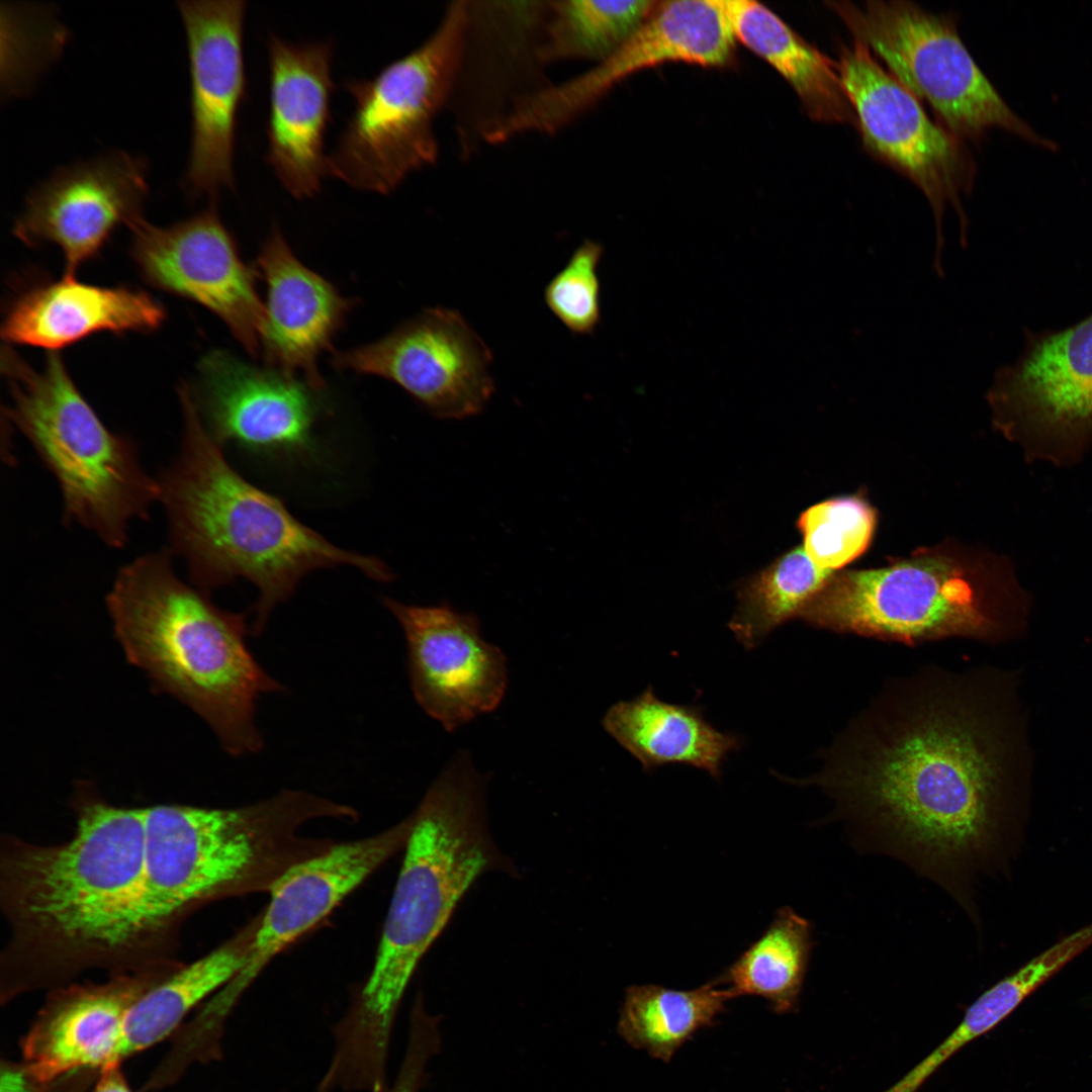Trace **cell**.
<instances>
[{
    "mask_svg": "<svg viewBox=\"0 0 1092 1092\" xmlns=\"http://www.w3.org/2000/svg\"><path fill=\"white\" fill-rule=\"evenodd\" d=\"M333 46L268 38L270 100L265 159L294 197L316 194L327 174Z\"/></svg>",
    "mask_w": 1092,
    "mask_h": 1092,
    "instance_id": "obj_22",
    "label": "cell"
},
{
    "mask_svg": "<svg viewBox=\"0 0 1092 1092\" xmlns=\"http://www.w3.org/2000/svg\"><path fill=\"white\" fill-rule=\"evenodd\" d=\"M1031 606L1008 558L945 544L881 567L834 572L800 619L908 646L950 638L997 643L1025 628Z\"/></svg>",
    "mask_w": 1092,
    "mask_h": 1092,
    "instance_id": "obj_6",
    "label": "cell"
},
{
    "mask_svg": "<svg viewBox=\"0 0 1092 1092\" xmlns=\"http://www.w3.org/2000/svg\"><path fill=\"white\" fill-rule=\"evenodd\" d=\"M485 789L469 753L459 751L413 812L373 968L333 1028L332 1064L347 1077H386L393 1023L423 957L477 879L519 874L489 831Z\"/></svg>",
    "mask_w": 1092,
    "mask_h": 1092,
    "instance_id": "obj_3",
    "label": "cell"
},
{
    "mask_svg": "<svg viewBox=\"0 0 1092 1092\" xmlns=\"http://www.w3.org/2000/svg\"><path fill=\"white\" fill-rule=\"evenodd\" d=\"M813 946L810 922L786 906L764 933L717 980L735 997L764 998L780 1014L799 1003Z\"/></svg>",
    "mask_w": 1092,
    "mask_h": 1092,
    "instance_id": "obj_29",
    "label": "cell"
},
{
    "mask_svg": "<svg viewBox=\"0 0 1092 1092\" xmlns=\"http://www.w3.org/2000/svg\"><path fill=\"white\" fill-rule=\"evenodd\" d=\"M144 160L121 151L56 170L26 196L14 235L30 247L60 248L69 276L92 259L120 225L143 217Z\"/></svg>",
    "mask_w": 1092,
    "mask_h": 1092,
    "instance_id": "obj_18",
    "label": "cell"
},
{
    "mask_svg": "<svg viewBox=\"0 0 1092 1092\" xmlns=\"http://www.w3.org/2000/svg\"><path fill=\"white\" fill-rule=\"evenodd\" d=\"M469 1L453 2L433 33L371 79L343 85L354 109L327 157V174L361 190L387 194L436 162L434 129L460 73Z\"/></svg>",
    "mask_w": 1092,
    "mask_h": 1092,
    "instance_id": "obj_9",
    "label": "cell"
},
{
    "mask_svg": "<svg viewBox=\"0 0 1092 1092\" xmlns=\"http://www.w3.org/2000/svg\"><path fill=\"white\" fill-rule=\"evenodd\" d=\"M183 436L176 460L158 479L172 550L203 590L245 578L258 589L251 632L259 635L275 607L307 573L350 565L387 582L382 560L347 551L299 522L278 497L246 480L210 436L192 392L180 389Z\"/></svg>",
    "mask_w": 1092,
    "mask_h": 1092,
    "instance_id": "obj_4",
    "label": "cell"
},
{
    "mask_svg": "<svg viewBox=\"0 0 1092 1092\" xmlns=\"http://www.w3.org/2000/svg\"><path fill=\"white\" fill-rule=\"evenodd\" d=\"M658 1H547L539 56L543 64L613 55L649 17Z\"/></svg>",
    "mask_w": 1092,
    "mask_h": 1092,
    "instance_id": "obj_31",
    "label": "cell"
},
{
    "mask_svg": "<svg viewBox=\"0 0 1092 1092\" xmlns=\"http://www.w3.org/2000/svg\"><path fill=\"white\" fill-rule=\"evenodd\" d=\"M837 70L856 117L864 148L910 179L925 195L935 221L933 269L943 277V217L948 205L967 245L968 218L962 195L973 187L976 167L963 140L932 121L920 100L854 40L839 51Z\"/></svg>",
    "mask_w": 1092,
    "mask_h": 1092,
    "instance_id": "obj_11",
    "label": "cell"
},
{
    "mask_svg": "<svg viewBox=\"0 0 1092 1092\" xmlns=\"http://www.w3.org/2000/svg\"><path fill=\"white\" fill-rule=\"evenodd\" d=\"M825 4L853 39L875 53L961 140L978 141L1000 128L1043 150H1059L1003 99L964 44L952 17L904 0Z\"/></svg>",
    "mask_w": 1092,
    "mask_h": 1092,
    "instance_id": "obj_10",
    "label": "cell"
},
{
    "mask_svg": "<svg viewBox=\"0 0 1092 1092\" xmlns=\"http://www.w3.org/2000/svg\"><path fill=\"white\" fill-rule=\"evenodd\" d=\"M199 415L214 441L252 452L299 455L313 447L314 388L276 369L214 350L198 364Z\"/></svg>",
    "mask_w": 1092,
    "mask_h": 1092,
    "instance_id": "obj_19",
    "label": "cell"
},
{
    "mask_svg": "<svg viewBox=\"0 0 1092 1092\" xmlns=\"http://www.w3.org/2000/svg\"><path fill=\"white\" fill-rule=\"evenodd\" d=\"M130 231L131 255L148 282L206 307L251 355L261 354L265 305L216 201L172 225L157 226L142 218Z\"/></svg>",
    "mask_w": 1092,
    "mask_h": 1092,
    "instance_id": "obj_15",
    "label": "cell"
},
{
    "mask_svg": "<svg viewBox=\"0 0 1092 1092\" xmlns=\"http://www.w3.org/2000/svg\"><path fill=\"white\" fill-rule=\"evenodd\" d=\"M718 1L736 41L764 60L789 83L811 119L856 124L836 62L806 41L762 3Z\"/></svg>",
    "mask_w": 1092,
    "mask_h": 1092,
    "instance_id": "obj_26",
    "label": "cell"
},
{
    "mask_svg": "<svg viewBox=\"0 0 1092 1092\" xmlns=\"http://www.w3.org/2000/svg\"><path fill=\"white\" fill-rule=\"evenodd\" d=\"M784 782L818 788L864 852L894 857L978 923L976 885L1008 876L1025 842L1030 767L1017 678L925 664L890 678Z\"/></svg>",
    "mask_w": 1092,
    "mask_h": 1092,
    "instance_id": "obj_1",
    "label": "cell"
},
{
    "mask_svg": "<svg viewBox=\"0 0 1092 1092\" xmlns=\"http://www.w3.org/2000/svg\"><path fill=\"white\" fill-rule=\"evenodd\" d=\"M74 835L38 844L4 835L0 905L10 929L2 988L65 985L90 969L132 972L175 961L178 936L149 905L142 807L112 805L77 790Z\"/></svg>",
    "mask_w": 1092,
    "mask_h": 1092,
    "instance_id": "obj_2",
    "label": "cell"
},
{
    "mask_svg": "<svg viewBox=\"0 0 1092 1092\" xmlns=\"http://www.w3.org/2000/svg\"><path fill=\"white\" fill-rule=\"evenodd\" d=\"M162 305L143 291L104 287L66 275L24 291L8 308L2 337L50 352L99 332H149L165 318Z\"/></svg>",
    "mask_w": 1092,
    "mask_h": 1092,
    "instance_id": "obj_24",
    "label": "cell"
},
{
    "mask_svg": "<svg viewBox=\"0 0 1092 1092\" xmlns=\"http://www.w3.org/2000/svg\"><path fill=\"white\" fill-rule=\"evenodd\" d=\"M992 423L1025 460L1070 467L1092 445V314L1032 335L997 370L986 395Z\"/></svg>",
    "mask_w": 1092,
    "mask_h": 1092,
    "instance_id": "obj_12",
    "label": "cell"
},
{
    "mask_svg": "<svg viewBox=\"0 0 1092 1092\" xmlns=\"http://www.w3.org/2000/svg\"><path fill=\"white\" fill-rule=\"evenodd\" d=\"M183 963L172 961L111 974L103 983L55 988L23 1041L24 1067L44 1084L69 1072L120 1063L125 1018L132 1006Z\"/></svg>",
    "mask_w": 1092,
    "mask_h": 1092,
    "instance_id": "obj_21",
    "label": "cell"
},
{
    "mask_svg": "<svg viewBox=\"0 0 1092 1092\" xmlns=\"http://www.w3.org/2000/svg\"><path fill=\"white\" fill-rule=\"evenodd\" d=\"M106 606L127 660L198 714L229 754L262 749L256 704L283 686L250 651L245 615L181 580L170 551L122 566Z\"/></svg>",
    "mask_w": 1092,
    "mask_h": 1092,
    "instance_id": "obj_5",
    "label": "cell"
},
{
    "mask_svg": "<svg viewBox=\"0 0 1092 1092\" xmlns=\"http://www.w3.org/2000/svg\"><path fill=\"white\" fill-rule=\"evenodd\" d=\"M407 646L411 688L421 708L453 732L489 713L508 687L507 659L485 641L476 615L438 606L383 599Z\"/></svg>",
    "mask_w": 1092,
    "mask_h": 1092,
    "instance_id": "obj_17",
    "label": "cell"
},
{
    "mask_svg": "<svg viewBox=\"0 0 1092 1092\" xmlns=\"http://www.w3.org/2000/svg\"><path fill=\"white\" fill-rule=\"evenodd\" d=\"M92 1092H132L122 1074L120 1063H112L101 1069Z\"/></svg>",
    "mask_w": 1092,
    "mask_h": 1092,
    "instance_id": "obj_36",
    "label": "cell"
},
{
    "mask_svg": "<svg viewBox=\"0 0 1092 1092\" xmlns=\"http://www.w3.org/2000/svg\"><path fill=\"white\" fill-rule=\"evenodd\" d=\"M413 814L375 835L333 843L287 869L273 884L244 968L221 988L234 1004L280 951L313 927L394 853L403 849Z\"/></svg>",
    "mask_w": 1092,
    "mask_h": 1092,
    "instance_id": "obj_20",
    "label": "cell"
},
{
    "mask_svg": "<svg viewBox=\"0 0 1092 1092\" xmlns=\"http://www.w3.org/2000/svg\"><path fill=\"white\" fill-rule=\"evenodd\" d=\"M1 369L11 395L8 418L57 478L66 521L123 547L130 522L147 519L160 494L135 445L105 427L57 352L37 370L3 347Z\"/></svg>",
    "mask_w": 1092,
    "mask_h": 1092,
    "instance_id": "obj_8",
    "label": "cell"
},
{
    "mask_svg": "<svg viewBox=\"0 0 1092 1092\" xmlns=\"http://www.w3.org/2000/svg\"><path fill=\"white\" fill-rule=\"evenodd\" d=\"M833 573L815 565L803 546L790 549L739 583L728 627L745 649L755 648L781 625L800 619Z\"/></svg>",
    "mask_w": 1092,
    "mask_h": 1092,
    "instance_id": "obj_30",
    "label": "cell"
},
{
    "mask_svg": "<svg viewBox=\"0 0 1092 1092\" xmlns=\"http://www.w3.org/2000/svg\"><path fill=\"white\" fill-rule=\"evenodd\" d=\"M877 512L860 494L831 497L803 511L797 527L803 548L819 568L836 572L870 546Z\"/></svg>",
    "mask_w": 1092,
    "mask_h": 1092,
    "instance_id": "obj_32",
    "label": "cell"
},
{
    "mask_svg": "<svg viewBox=\"0 0 1092 1092\" xmlns=\"http://www.w3.org/2000/svg\"><path fill=\"white\" fill-rule=\"evenodd\" d=\"M736 38L718 0L658 1L643 24L589 71L522 99L497 126L503 141L553 133L590 109L633 74L666 63L722 68L735 61Z\"/></svg>",
    "mask_w": 1092,
    "mask_h": 1092,
    "instance_id": "obj_13",
    "label": "cell"
},
{
    "mask_svg": "<svg viewBox=\"0 0 1092 1092\" xmlns=\"http://www.w3.org/2000/svg\"><path fill=\"white\" fill-rule=\"evenodd\" d=\"M333 363L393 381L438 419L476 416L494 391L489 348L451 308H426L376 342L336 353Z\"/></svg>",
    "mask_w": 1092,
    "mask_h": 1092,
    "instance_id": "obj_14",
    "label": "cell"
},
{
    "mask_svg": "<svg viewBox=\"0 0 1092 1092\" xmlns=\"http://www.w3.org/2000/svg\"><path fill=\"white\" fill-rule=\"evenodd\" d=\"M604 247L584 240L544 288L550 312L572 334L592 335L601 322L598 267Z\"/></svg>",
    "mask_w": 1092,
    "mask_h": 1092,
    "instance_id": "obj_33",
    "label": "cell"
},
{
    "mask_svg": "<svg viewBox=\"0 0 1092 1092\" xmlns=\"http://www.w3.org/2000/svg\"><path fill=\"white\" fill-rule=\"evenodd\" d=\"M36 1081L30 1076L24 1066L12 1064L2 1065L0 1075V1092H36Z\"/></svg>",
    "mask_w": 1092,
    "mask_h": 1092,
    "instance_id": "obj_34",
    "label": "cell"
},
{
    "mask_svg": "<svg viewBox=\"0 0 1092 1092\" xmlns=\"http://www.w3.org/2000/svg\"><path fill=\"white\" fill-rule=\"evenodd\" d=\"M258 924L259 915L210 952L182 964L149 990L125 1018L120 1062L163 1040L196 1005L234 979L247 962Z\"/></svg>",
    "mask_w": 1092,
    "mask_h": 1092,
    "instance_id": "obj_27",
    "label": "cell"
},
{
    "mask_svg": "<svg viewBox=\"0 0 1092 1092\" xmlns=\"http://www.w3.org/2000/svg\"><path fill=\"white\" fill-rule=\"evenodd\" d=\"M142 809L149 905L159 923L177 935L195 910L269 892L287 869L334 843L301 835L307 821L357 818L352 807L293 790L238 808L160 804Z\"/></svg>",
    "mask_w": 1092,
    "mask_h": 1092,
    "instance_id": "obj_7",
    "label": "cell"
},
{
    "mask_svg": "<svg viewBox=\"0 0 1092 1092\" xmlns=\"http://www.w3.org/2000/svg\"><path fill=\"white\" fill-rule=\"evenodd\" d=\"M185 27L191 101V146L185 186L216 201L233 188L238 113L246 93V1H179Z\"/></svg>",
    "mask_w": 1092,
    "mask_h": 1092,
    "instance_id": "obj_16",
    "label": "cell"
},
{
    "mask_svg": "<svg viewBox=\"0 0 1092 1092\" xmlns=\"http://www.w3.org/2000/svg\"><path fill=\"white\" fill-rule=\"evenodd\" d=\"M425 1077V1071L420 1066L404 1063L399 1067L396 1078L387 1092H419Z\"/></svg>",
    "mask_w": 1092,
    "mask_h": 1092,
    "instance_id": "obj_35",
    "label": "cell"
},
{
    "mask_svg": "<svg viewBox=\"0 0 1092 1092\" xmlns=\"http://www.w3.org/2000/svg\"><path fill=\"white\" fill-rule=\"evenodd\" d=\"M603 726L645 771L679 763L718 779L728 754L741 746L737 735L709 723L700 707L662 701L651 686L610 707Z\"/></svg>",
    "mask_w": 1092,
    "mask_h": 1092,
    "instance_id": "obj_25",
    "label": "cell"
},
{
    "mask_svg": "<svg viewBox=\"0 0 1092 1092\" xmlns=\"http://www.w3.org/2000/svg\"><path fill=\"white\" fill-rule=\"evenodd\" d=\"M733 998L717 979L685 991L631 986L625 993L618 1030L631 1046L669 1062L697 1031L714 1025Z\"/></svg>",
    "mask_w": 1092,
    "mask_h": 1092,
    "instance_id": "obj_28",
    "label": "cell"
},
{
    "mask_svg": "<svg viewBox=\"0 0 1092 1092\" xmlns=\"http://www.w3.org/2000/svg\"><path fill=\"white\" fill-rule=\"evenodd\" d=\"M267 286L261 354L270 368L299 374L315 390L324 388L317 358L330 347L353 301L305 267L278 230H273L257 259Z\"/></svg>",
    "mask_w": 1092,
    "mask_h": 1092,
    "instance_id": "obj_23",
    "label": "cell"
}]
</instances>
